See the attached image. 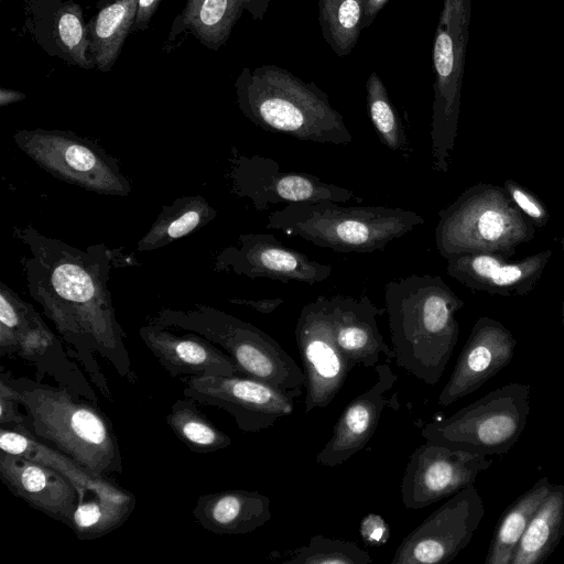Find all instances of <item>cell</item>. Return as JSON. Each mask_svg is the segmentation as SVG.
Returning <instances> with one entry per match:
<instances>
[{
	"label": "cell",
	"instance_id": "4fadbf2b",
	"mask_svg": "<svg viewBox=\"0 0 564 564\" xmlns=\"http://www.w3.org/2000/svg\"><path fill=\"white\" fill-rule=\"evenodd\" d=\"M183 382L185 397L225 410L243 432L268 429L294 411L291 395L251 377L189 376Z\"/></svg>",
	"mask_w": 564,
	"mask_h": 564
},
{
	"label": "cell",
	"instance_id": "6da1fadb",
	"mask_svg": "<svg viewBox=\"0 0 564 564\" xmlns=\"http://www.w3.org/2000/svg\"><path fill=\"white\" fill-rule=\"evenodd\" d=\"M12 236L30 250L20 262L30 296L40 304L102 395L111 398L97 356L129 382L132 369L126 333L118 322L108 288L115 251L105 243L78 249L40 232L32 225L14 227Z\"/></svg>",
	"mask_w": 564,
	"mask_h": 564
},
{
	"label": "cell",
	"instance_id": "3957f363",
	"mask_svg": "<svg viewBox=\"0 0 564 564\" xmlns=\"http://www.w3.org/2000/svg\"><path fill=\"white\" fill-rule=\"evenodd\" d=\"M26 414V427L37 438L76 460L94 477L121 474L122 455L110 420L66 388L14 378L1 371Z\"/></svg>",
	"mask_w": 564,
	"mask_h": 564
},
{
	"label": "cell",
	"instance_id": "8fae6325",
	"mask_svg": "<svg viewBox=\"0 0 564 564\" xmlns=\"http://www.w3.org/2000/svg\"><path fill=\"white\" fill-rule=\"evenodd\" d=\"M485 512L475 484L459 490L403 539L391 563L451 562L470 543Z\"/></svg>",
	"mask_w": 564,
	"mask_h": 564
},
{
	"label": "cell",
	"instance_id": "ffe728a7",
	"mask_svg": "<svg viewBox=\"0 0 564 564\" xmlns=\"http://www.w3.org/2000/svg\"><path fill=\"white\" fill-rule=\"evenodd\" d=\"M376 382L354 398L337 420L333 434L315 457L325 467H336L361 451L375 434L387 404V392L397 381L388 365H377Z\"/></svg>",
	"mask_w": 564,
	"mask_h": 564
},
{
	"label": "cell",
	"instance_id": "603a6c76",
	"mask_svg": "<svg viewBox=\"0 0 564 564\" xmlns=\"http://www.w3.org/2000/svg\"><path fill=\"white\" fill-rule=\"evenodd\" d=\"M329 300L334 341L351 369L356 365L376 367L381 352L394 359L377 324L386 308L377 307L366 294L359 299L337 294Z\"/></svg>",
	"mask_w": 564,
	"mask_h": 564
},
{
	"label": "cell",
	"instance_id": "277c9868",
	"mask_svg": "<svg viewBox=\"0 0 564 564\" xmlns=\"http://www.w3.org/2000/svg\"><path fill=\"white\" fill-rule=\"evenodd\" d=\"M242 115L262 130L300 141L348 145L351 133L327 94L275 65L243 67L235 82Z\"/></svg>",
	"mask_w": 564,
	"mask_h": 564
},
{
	"label": "cell",
	"instance_id": "cb8c5ba5",
	"mask_svg": "<svg viewBox=\"0 0 564 564\" xmlns=\"http://www.w3.org/2000/svg\"><path fill=\"white\" fill-rule=\"evenodd\" d=\"M13 354L35 367L37 380L50 376L73 394L98 402L85 375L32 304L15 336Z\"/></svg>",
	"mask_w": 564,
	"mask_h": 564
},
{
	"label": "cell",
	"instance_id": "f35d334b",
	"mask_svg": "<svg viewBox=\"0 0 564 564\" xmlns=\"http://www.w3.org/2000/svg\"><path fill=\"white\" fill-rule=\"evenodd\" d=\"M21 405L14 397L13 388L0 378V424L3 427H12L18 424L26 425V414L19 411Z\"/></svg>",
	"mask_w": 564,
	"mask_h": 564
},
{
	"label": "cell",
	"instance_id": "8992f818",
	"mask_svg": "<svg viewBox=\"0 0 564 564\" xmlns=\"http://www.w3.org/2000/svg\"><path fill=\"white\" fill-rule=\"evenodd\" d=\"M535 226L518 209L503 186L479 182L438 212L435 245L444 259L467 253L511 258L532 241Z\"/></svg>",
	"mask_w": 564,
	"mask_h": 564
},
{
	"label": "cell",
	"instance_id": "44dd1931",
	"mask_svg": "<svg viewBox=\"0 0 564 564\" xmlns=\"http://www.w3.org/2000/svg\"><path fill=\"white\" fill-rule=\"evenodd\" d=\"M0 479L15 497L69 525L78 492L68 478L50 467L0 451Z\"/></svg>",
	"mask_w": 564,
	"mask_h": 564
},
{
	"label": "cell",
	"instance_id": "d590c367",
	"mask_svg": "<svg viewBox=\"0 0 564 564\" xmlns=\"http://www.w3.org/2000/svg\"><path fill=\"white\" fill-rule=\"evenodd\" d=\"M288 564H369L373 560L357 543L325 535H314L307 545L279 553Z\"/></svg>",
	"mask_w": 564,
	"mask_h": 564
},
{
	"label": "cell",
	"instance_id": "7c38bea8",
	"mask_svg": "<svg viewBox=\"0 0 564 564\" xmlns=\"http://www.w3.org/2000/svg\"><path fill=\"white\" fill-rule=\"evenodd\" d=\"M462 0H445L433 44L435 72L431 124L432 166L449 169L457 134Z\"/></svg>",
	"mask_w": 564,
	"mask_h": 564
},
{
	"label": "cell",
	"instance_id": "e0dca14e",
	"mask_svg": "<svg viewBox=\"0 0 564 564\" xmlns=\"http://www.w3.org/2000/svg\"><path fill=\"white\" fill-rule=\"evenodd\" d=\"M516 346L517 339L503 324L488 316L479 317L438 395V405L449 406L477 391L511 361Z\"/></svg>",
	"mask_w": 564,
	"mask_h": 564
},
{
	"label": "cell",
	"instance_id": "5b68a950",
	"mask_svg": "<svg viewBox=\"0 0 564 564\" xmlns=\"http://www.w3.org/2000/svg\"><path fill=\"white\" fill-rule=\"evenodd\" d=\"M425 219L388 206H343L336 202L293 203L272 212L267 228L336 252L368 253L411 232Z\"/></svg>",
	"mask_w": 564,
	"mask_h": 564
},
{
	"label": "cell",
	"instance_id": "4dcf8cb0",
	"mask_svg": "<svg viewBox=\"0 0 564 564\" xmlns=\"http://www.w3.org/2000/svg\"><path fill=\"white\" fill-rule=\"evenodd\" d=\"M216 209L202 195L182 196L163 206L155 221L137 243L138 251H153L205 227Z\"/></svg>",
	"mask_w": 564,
	"mask_h": 564
},
{
	"label": "cell",
	"instance_id": "30bf717a",
	"mask_svg": "<svg viewBox=\"0 0 564 564\" xmlns=\"http://www.w3.org/2000/svg\"><path fill=\"white\" fill-rule=\"evenodd\" d=\"M228 163L226 178L230 192L250 200L256 210L281 203L364 202L348 188L305 172L281 171L275 160L260 154L246 155L234 147Z\"/></svg>",
	"mask_w": 564,
	"mask_h": 564
},
{
	"label": "cell",
	"instance_id": "83f0119b",
	"mask_svg": "<svg viewBox=\"0 0 564 564\" xmlns=\"http://www.w3.org/2000/svg\"><path fill=\"white\" fill-rule=\"evenodd\" d=\"M138 0H100L97 12L86 24L89 54L95 69L109 72L131 33Z\"/></svg>",
	"mask_w": 564,
	"mask_h": 564
},
{
	"label": "cell",
	"instance_id": "2e32d148",
	"mask_svg": "<svg viewBox=\"0 0 564 564\" xmlns=\"http://www.w3.org/2000/svg\"><path fill=\"white\" fill-rule=\"evenodd\" d=\"M217 272H232L250 279L265 278L310 285L327 280L333 269L307 254L289 248L272 234H241L235 245L223 248L213 262Z\"/></svg>",
	"mask_w": 564,
	"mask_h": 564
},
{
	"label": "cell",
	"instance_id": "d6986e66",
	"mask_svg": "<svg viewBox=\"0 0 564 564\" xmlns=\"http://www.w3.org/2000/svg\"><path fill=\"white\" fill-rule=\"evenodd\" d=\"M24 29L41 48L68 65L94 69L83 9L74 0H24Z\"/></svg>",
	"mask_w": 564,
	"mask_h": 564
},
{
	"label": "cell",
	"instance_id": "8d00e7d4",
	"mask_svg": "<svg viewBox=\"0 0 564 564\" xmlns=\"http://www.w3.org/2000/svg\"><path fill=\"white\" fill-rule=\"evenodd\" d=\"M31 303L23 301L11 288L0 281V355L13 354L17 333Z\"/></svg>",
	"mask_w": 564,
	"mask_h": 564
},
{
	"label": "cell",
	"instance_id": "b9f144b4",
	"mask_svg": "<svg viewBox=\"0 0 564 564\" xmlns=\"http://www.w3.org/2000/svg\"><path fill=\"white\" fill-rule=\"evenodd\" d=\"M230 303L250 307L259 313L270 314L284 303L281 297L249 300L242 297H232L228 300Z\"/></svg>",
	"mask_w": 564,
	"mask_h": 564
},
{
	"label": "cell",
	"instance_id": "ab89813d",
	"mask_svg": "<svg viewBox=\"0 0 564 564\" xmlns=\"http://www.w3.org/2000/svg\"><path fill=\"white\" fill-rule=\"evenodd\" d=\"M362 540L371 545H382L390 538V529L380 516L369 513L360 523Z\"/></svg>",
	"mask_w": 564,
	"mask_h": 564
},
{
	"label": "cell",
	"instance_id": "484cf974",
	"mask_svg": "<svg viewBox=\"0 0 564 564\" xmlns=\"http://www.w3.org/2000/svg\"><path fill=\"white\" fill-rule=\"evenodd\" d=\"M271 501L258 491L223 490L198 497L193 509L196 521L215 534H246L270 521Z\"/></svg>",
	"mask_w": 564,
	"mask_h": 564
},
{
	"label": "cell",
	"instance_id": "7bdbcfd3",
	"mask_svg": "<svg viewBox=\"0 0 564 564\" xmlns=\"http://www.w3.org/2000/svg\"><path fill=\"white\" fill-rule=\"evenodd\" d=\"M389 0H365L362 29L371 26L378 13Z\"/></svg>",
	"mask_w": 564,
	"mask_h": 564
},
{
	"label": "cell",
	"instance_id": "836d02e7",
	"mask_svg": "<svg viewBox=\"0 0 564 564\" xmlns=\"http://www.w3.org/2000/svg\"><path fill=\"white\" fill-rule=\"evenodd\" d=\"M322 36L338 57L355 48L365 11V0H317Z\"/></svg>",
	"mask_w": 564,
	"mask_h": 564
},
{
	"label": "cell",
	"instance_id": "60d3db41",
	"mask_svg": "<svg viewBox=\"0 0 564 564\" xmlns=\"http://www.w3.org/2000/svg\"><path fill=\"white\" fill-rule=\"evenodd\" d=\"M161 0H138L137 12L131 33L144 31L156 12Z\"/></svg>",
	"mask_w": 564,
	"mask_h": 564
},
{
	"label": "cell",
	"instance_id": "7a4b0ae2",
	"mask_svg": "<svg viewBox=\"0 0 564 564\" xmlns=\"http://www.w3.org/2000/svg\"><path fill=\"white\" fill-rule=\"evenodd\" d=\"M384 304L395 364L435 386L458 341L464 301L441 276L411 274L386 284Z\"/></svg>",
	"mask_w": 564,
	"mask_h": 564
},
{
	"label": "cell",
	"instance_id": "5bb4252c",
	"mask_svg": "<svg viewBox=\"0 0 564 564\" xmlns=\"http://www.w3.org/2000/svg\"><path fill=\"white\" fill-rule=\"evenodd\" d=\"M294 334L306 377L307 414L334 400L351 368L334 341L329 297L318 295L302 307Z\"/></svg>",
	"mask_w": 564,
	"mask_h": 564
},
{
	"label": "cell",
	"instance_id": "7402d4cb",
	"mask_svg": "<svg viewBox=\"0 0 564 564\" xmlns=\"http://www.w3.org/2000/svg\"><path fill=\"white\" fill-rule=\"evenodd\" d=\"M147 348L173 378L180 376L240 375L229 355L205 337L188 332L176 334L169 327L151 322L139 329Z\"/></svg>",
	"mask_w": 564,
	"mask_h": 564
},
{
	"label": "cell",
	"instance_id": "bcb514c9",
	"mask_svg": "<svg viewBox=\"0 0 564 564\" xmlns=\"http://www.w3.org/2000/svg\"><path fill=\"white\" fill-rule=\"evenodd\" d=\"M561 247H562V250L564 251V237L561 240Z\"/></svg>",
	"mask_w": 564,
	"mask_h": 564
},
{
	"label": "cell",
	"instance_id": "f6af8a7d",
	"mask_svg": "<svg viewBox=\"0 0 564 564\" xmlns=\"http://www.w3.org/2000/svg\"><path fill=\"white\" fill-rule=\"evenodd\" d=\"M561 315H562V323L564 325V302L562 303V311H561Z\"/></svg>",
	"mask_w": 564,
	"mask_h": 564
},
{
	"label": "cell",
	"instance_id": "9a60e30c",
	"mask_svg": "<svg viewBox=\"0 0 564 564\" xmlns=\"http://www.w3.org/2000/svg\"><path fill=\"white\" fill-rule=\"evenodd\" d=\"M494 463L492 456L426 442L410 455L401 480L408 510L425 508L475 484Z\"/></svg>",
	"mask_w": 564,
	"mask_h": 564
},
{
	"label": "cell",
	"instance_id": "ba28073f",
	"mask_svg": "<svg viewBox=\"0 0 564 564\" xmlns=\"http://www.w3.org/2000/svg\"><path fill=\"white\" fill-rule=\"evenodd\" d=\"M531 387L509 383L491 390L451 416L426 423V442L481 455L508 453L530 414Z\"/></svg>",
	"mask_w": 564,
	"mask_h": 564
},
{
	"label": "cell",
	"instance_id": "52a82bcc",
	"mask_svg": "<svg viewBox=\"0 0 564 564\" xmlns=\"http://www.w3.org/2000/svg\"><path fill=\"white\" fill-rule=\"evenodd\" d=\"M152 322L205 337L230 356L240 375L264 381L293 399L305 387L304 370L274 338L224 311L206 304L186 311L163 308Z\"/></svg>",
	"mask_w": 564,
	"mask_h": 564
},
{
	"label": "cell",
	"instance_id": "f1b7e54d",
	"mask_svg": "<svg viewBox=\"0 0 564 564\" xmlns=\"http://www.w3.org/2000/svg\"><path fill=\"white\" fill-rule=\"evenodd\" d=\"M0 451L22 456L62 474L76 487L78 501L85 498L87 491L94 490L102 478L91 476L72 457L45 445L24 424L10 429L0 426Z\"/></svg>",
	"mask_w": 564,
	"mask_h": 564
},
{
	"label": "cell",
	"instance_id": "ee69618b",
	"mask_svg": "<svg viewBox=\"0 0 564 564\" xmlns=\"http://www.w3.org/2000/svg\"><path fill=\"white\" fill-rule=\"evenodd\" d=\"M26 98V95L14 90V89H8V88H0V106L4 107L10 104L19 102Z\"/></svg>",
	"mask_w": 564,
	"mask_h": 564
},
{
	"label": "cell",
	"instance_id": "d4e9b609",
	"mask_svg": "<svg viewBox=\"0 0 564 564\" xmlns=\"http://www.w3.org/2000/svg\"><path fill=\"white\" fill-rule=\"evenodd\" d=\"M271 0H186L172 22L166 44L191 34L208 50L218 51L245 13L257 21L265 17Z\"/></svg>",
	"mask_w": 564,
	"mask_h": 564
},
{
	"label": "cell",
	"instance_id": "e575fe53",
	"mask_svg": "<svg viewBox=\"0 0 564 564\" xmlns=\"http://www.w3.org/2000/svg\"><path fill=\"white\" fill-rule=\"evenodd\" d=\"M366 101L370 121L380 142L389 150L400 153L409 160L413 153L387 88L376 72H371L366 82Z\"/></svg>",
	"mask_w": 564,
	"mask_h": 564
},
{
	"label": "cell",
	"instance_id": "ac0fdd59",
	"mask_svg": "<svg viewBox=\"0 0 564 564\" xmlns=\"http://www.w3.org/2000/svg\"><path fill=\"white\" fill-rule=\"evenodd\" d=\"M552 250H542L518 261L497 253H467L447 259L449 276L466 288L505 297L523 296L538 284Z\"/></svg>",
	"mask_w": 564,
	"mask_h": 564
},
{
	"label": "cell",
	"instance_id": "4316f807",
	"mask_svg": "<svg viewBox=\"0 0 564 564\" xmlns=\"http://www.w3.org/2000/svg\"><path fill=\"white\" fill-rule=\"evenodd\" d=\"M134 508L132 492L102 477L98 486L77 502L68 527L78 540L99 539L122 525Z\"/></svg>",
	"mask_w": 564,
	"mask_h": 564
},
{
	"label": "cell",
	"instance_id": "9c48e42d",
	"mask_svg": "<svg viewBox=\"0 0 564 564\" xmlns=\"http://www.w3.org/2000/svg\"><path fill=\"white\" fill-rule=\"evenodd\" d=\"M14 143L41 169L68 184L108 196L132 189L119 162L96 141L67 130H18Z\"/></svg>",
	"mask_w": 564,
	"mask_h": 564
},
{
	"label": "cell",
	"instance_id": "1f68e13d",
	"mask_svg": "<svg viewBox=\"0 0 564 564\" xmlns=\"http://www.w3.org/2000/svg\"><path fill=\"white\" fill-rule=\"evenodd\" d=\"M552 488L550 478L543 476L505 510L490 542L486 564H511L521 536Z\"/></svg>",
	"mask_w": 564,
	"mask_h": 564
},
{
	"label": "cell",
	"instance_id": "d6a6232c",
	"mask_svg": "<svg viewBox=\"0 0 564 564\" xmlns=\"http://www.w3.org/2000/svg\"><path fill=\"white\" fill-rule=\"evenodd\" d=\"M173 433L194 453L207 454L225 449L231 438L209 421L188 397L177 399L166 415Z\"/></svg>",
	"mask_w": 564,
	"mask_h": 564
},
{
	"label": "cell",
	"instance_id": "f546056e",
	"mask_svg": "<svg viewBox=\"0 0 564 564\" xmlns=\"http://www.w3.org/2000/svg\"><path fill=\"white\" fill-rule=\"evenodd\" d=\"M564 535V484L552 490L534 512L521 536L511 564H540L556 549Z\"/></svg>",
	"mask_w": 564,
	"mask_h": 564
},
{
	"label": "cell",
	"instance_id": "74e56055",
	"mask_svg": "<svg viewBox=\"0 0 564 564\" xmlns=\"http://www.w3.org/2000/svg\"><path fill=\"white\" fill-rule=\"evenodd\" d=\"M503 187L518 209L535 228H542L549 223L550 213L546 206L530 189L514 180L505 181Z\"/></svg>",
	"mask_w": 564,
	"mask_h": 564
}]
</instances>
